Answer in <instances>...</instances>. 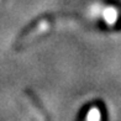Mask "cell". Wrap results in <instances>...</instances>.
Segmentation results:
<instances>
[{"label":"cell","mask_w":121,"mask_h":121,"mask_svg":"<svg viewBox=\"0 0 121 121\" xmlns=\"http://www.w3.org/2000/svg\"><path fill=\"white\" fill-rule=\"evenodd\" d=\"M103 19L108 24V26H114L119 19V11L115 6H108L103 11Z\"/></svg>","instance_id":"obj_1"},{"label":"cell","mask_w":121,"mask_h":121,"mask_svg":"<svg viewBox=\"0 0 121 121\" xmlns=\"http://www.w3.org/2000/svg\"><path fill=\"white\" fill-rule=\"evenodd\" d=\"M85 121H101V111H100V109L96 108V106L91 108L89 111H88V114H86Z\"/></svg>","instance_id":"obj_2"},{"label":"cell","mask_w":121,"mask_h":121,"mask_svg":"<svg viewBox=\"0 0 121 121\" xmlns=\"http://www.w3.org/2000/svg\"><path fill=\"white\" fill-rule=\"evenodd\" d=\"M48 27H49V25H48V22L47 21H42V22H40L37 25V27L36 29H34L31 32H30V35H29V38H34L35 36H37V35H41V34H43L45 31H47L48 30Z\"/></svg>","instance_id":"obj_3"}]
</instances>
